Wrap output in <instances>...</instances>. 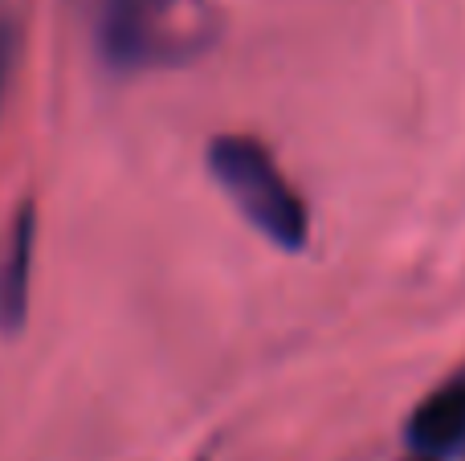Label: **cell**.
<instances>
[{
  "mask_svg": "<svg viewBox=\"0 0 465 461\" xmlns=\"http://www.w3.org/2000/svg\"><path fill=\"white\" fill-rule=\"evenodd\" d=\"M209 172L217 176V184L229 192V201L237 204V212L257 229L262 237H270L282 250H302L311 221H306V204L298 201V192L290 188V180L282 176V168L273 163V155L262 143L245 135H221L209 143Z\"/></svg>",
  "mask_w": 465,
  "mask_h": 461,
  "instance_id": "1",
  "label": "cell"
},
{
  "mask_svg": "<svg viewBox=\"0 0 465 461\" xmlns=\"http://www.w3.org/2000/svg\"><path fill=\"white\" fill-rule=\"evenodd\" d=\"M188 33H201L188 16V0H103L98 8V41L119 70L176 62Z\"/></svg>",
  "mask_w": 465,
  "mask_h": 461,
  "instance_id": "2",
  "label": "cell"
},
{
  "mask_svg": "<svg viewBox=\"0 0 465 461\" xmlns=\"http://www.w3.org/2000/svg\"><path fill=\"white\" fill-rule=\"evenodd\" d=\"M409 446L412 454L445 461L453 449L465 446V376H453L450 384L433 392L409 421Z\"/></svg>",
  "mask_w": 465,
  "mask_h": 461,
  "instance_id": "3",
  "label": "cell"
},
{
  "mask_svg": "<svg viewBox=\"0 0 465 461\" xmlns=\"http://www.w3.org/2000/svg\"><path fill=\"white\" fill-rule=\"evenodd\" d=\"M29 261H33V217H29V209H25L13 225V237H8V245H5V261H0V323L5 327H16L25 319Z\"/></svg>",
  "mask_w": 465,
  "mask_h": 461,
  "instance_id": "4",
  "label": "cell"
},
{
  "mask_svg": "<svg viewBox=\"0 0 465 461\" xmlns=\"http://www.w3.org/2000/svg\"><path fill=\"white\" fill-rule=\"evenodd\" d=\"M13 65H16V33L8 21H0V98H5V90H8Z\"/></svg>",
  "mask_w": 465,
  "mask_h": 461,
  "instance_id": "5",
  "label": "cell"
},
{
  "mask_svg": "<svg viewBox=\"0 0 465 461\" xmlns=\"http://www.w3.org/2000/svg\"><path fill=\"white\" fill-rule=\"evenodd\" d=\"M409 461H433V457H420V454H417V457H409Z\"/></svg>",
  "mask_w": 465,
  "mask_h": 461,
  "instance_id": "6",
  "label": "cell"
}]
</instances>
